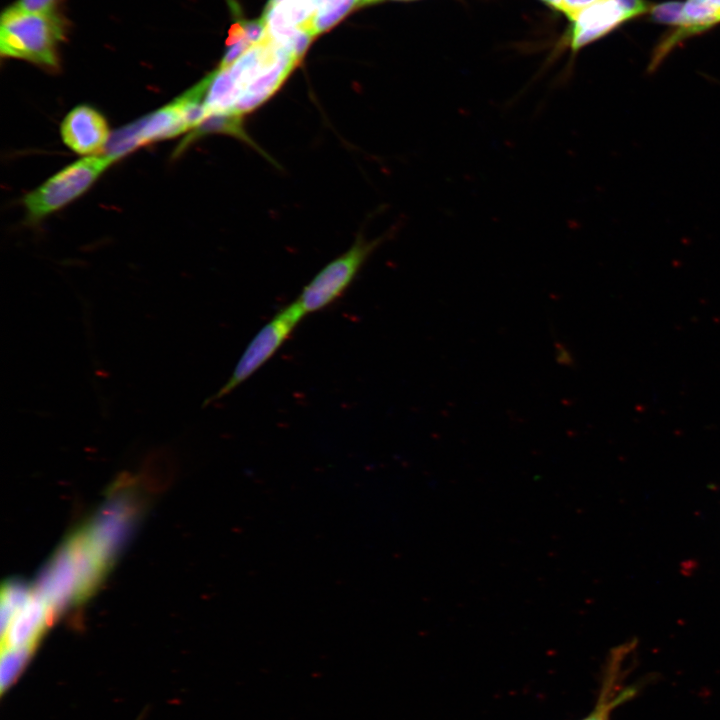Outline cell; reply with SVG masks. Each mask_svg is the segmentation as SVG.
Here are the masks:
<instances>
[{"instance_id": "ac0fdd59", "label": "cell", "mask_w": 720, "mask_h": 720, "mask_svg": "<svg viewBox=\"0 0 720 720\" xmlns=\"http://www.w3.org/2000/svg\"><path fill=\"white\" fill-rule=\"evenodd\" d=\"M402 1H405V0H402Z\"/></svg>"}, {"instance_id": "7c38bea8", "label": "cell", "mask_w": 720, "mask_h": 720, "mask_svg": "<svg viewBox=\"0 0 720 720\" xmlns=\"http://www.w3.org/2000/svg\"><path fill=\"white\" fill-rule=\"evenodd\" d=\"M241 21L246 39L251 45H257L269 39L266 24L262 18Z\"/></svg>"}, {"instance_id": "5bb4252c", "label": "cell", "mask_w": 720, "mask_h": 720, "mask_svg": "<svg viewBox=\"0 0 720 720\" xmlns=\"http://www.w3.org/2000/svg\"><path fill=\"white\" fill-rule=\"evenodd\" d=\"M59 0H18L15 5L20 9L35 13L55 12Z\"/></svg>"}, {"instance_id": "9c48e42d", "label": "cell", "mask_w": 720, "mask_h": 720, "mask_svg": "<svg viewBox=\"0 0 720 720\" xmlns=\"http://www.w3.org/2000/svg\"><path fill=\"white\" fill-rule=\"evenodd\" d=\"M359 6V0H324L303 29L315 37L334 27Z\"/></svg>"}, {"instance_id": "9a60e30c", "label": "cell", "mask_w": 720, "mask_h": 720, "mask_svg": "<svg viewBox=\"0 0 720 720\" xmlns=\"http://www.w3.org/2000/svg\"><path fill=\"white\" fill-rule=\"evenodd\" d=\"M708 10L711 12L716 22H720V0H702Z\"/></svg>"}, {"instance_id": "30bf717a", "label": "cell", "mask_w": 720, "mask_h": 720, "mask_svg": "<svg viewBox=\"0 0 720 720\" xmlns=\"http://www.w3.org/2000/svg\"><path fill=\"white\" fill-rule=\"evenodd\" d=\"M32 648L7 649L2 652L0 689L3 696L17 681L28 663Z\"/></svg>"}, {"instance_id": "277c9868", "label": "cell", "mask_w": 720, "mask_h": 720, "mask_svg": "<svg viewBox=\"0 0 720 720\" xmlns=\"http://www.w3.org/2000/svg\"><path fill=\"white\" fill-rule=\"evenodd\" d=\"M381 239L368 241L362 235L343 254L324 266L302 289L296 301L307 315L338 300L356 278Z\"/></svg>"}, {"instance_id": "8992f818", "label": "cell", "mask_w": 720, "mask_h": 720, "mask_svg": "<svg viewBox=\"0 0 720 720\" xmlns=\"http://www.w3.org/2000/svg\"><path fill=\"white\" fill-rule=\"evenodd\" d=\"M645 0H602L579 13L573 20L570 47L577 51L601 38L620 24L650 11Z\"/></svg>"}, {"instance_id": "4fadbf2b", "label": "cell", "mask_w": 720, "mask_h": 720, "mask_svg": "<svg viewBox=\"0 0 720 720\" xmlns=\"http://www.w3.org/2000/svg\"><path fill=\"white\" fill-rule=\"evenodd\" d=\"M602 0H559L558 8L571 20L579 13Z\"/></svg>"}, {"instance_id": "ba28073f", "label": "cell", "mask_w": 720, "mask_h": 720, "mask_svg": "<svg viewBox=\"0 0 720 720\" xmlns=\"http://www.w3.org/2000/svg\"><path fill=\"white\" fill-rule=\"evenodd\" d=\"M626 649L620 648L611 656L601 686L598 702L594 709L582 720H610L611 711L619 704L630 700L636 690L633 687L621 689L623 675L622 662Z\"/></svg>"}, {"instance_id": "52a82bcc", "label": "cell", "mask_w": 720, "mask_h": 720, "mask_svg": "<svg viewBox=\"0 0 720 720\" xmlns=\"http://www.w3.org/2000/svg\"><path fill=\"white\" fill-rule=\"evenodd\" d=\"M60 133L64 144L80 155H96L110 139L105 117L85 104L76 106L65 116Z\"/></svg>"}, {"instance_id": "6da1fadb", "label": "cell", "mask_w": 720, "mask_h": 720, "mask_svg": "<svg viewBox=\"0 0 720 720\" xmlns=\"http://www.w3.org/2000/svg\"><path fill=\"white\" fill-rule=\"evenodd\" d=\"M63 36L64 22L56 12H29L14 4L2 14L0 51L3 56L55 69L57 46Z\"/></svg>"}, {"instance_id": "3957f363", "label": "cell", "mask_w": 720, "mask_h": 720, "mask_svg": "<svg viewBox=\"0 0 720 720\" xmlns=\"http://www.w3.org/2000/svg\"><path fill=\"white\" fill-rule=\"evenodd\" d=\"M116 160L103 153L66 166L24 197L28 218L38 221L75 200Z\"/></svg>"}, {"instance_id": "5b68a950", "label": "cell", "mask_w": 720, "mask_h": 720, "mask_svg": "<svg viewBox=\"0 0 720 720\" xmlns=\"http://www.w3.org/2000/svg\"><path fill=\"white\" fill-rule=\"evenodd\" d=\"M305 315L296 300L282 307L250 340L229 379L206 403L226 396L257 372L286 342Z\"/></svg>"}, {"instance_id": "2e32d148", "label": "cell", "mask_w": 720, "mask_h": 720, "mask_svg": "<svg viewBox=\"0 0 720 720\" xmlns=\"http://www.w3.org/2000/svg\"><path fill=\"white\" fill-rule=\"evenodd\" d=\"M542 1L553 8H556V9L558 8L559 0H542Z\"/></svg>"}, {"instance_id": "8fae6325", "label": "cell", "mask_w": 720, "mask_h": 720, "mask_svg": "<svg viewBox=\"0 0 720 720\" xmlns=\"http://www.w3.org/2000/svg\"><path fill=\"white\" fill-rule=\"evenodd\" d=\"M684 3L680 1H668L651 7V18L661 24L679 26L682 18Z\"/></svg>"}, {"instance_id": "e0dca14e", "label": "cell", "mask_w": 720, "mask_h": 720, "mask_svg": "<svg viewBox=\"0 0 720 720\" xmlns=\"http://www.w3.org/2000/svg\"><path fill=\"white\" fill-rule=\"evenodd\" d=\"M378 1H381V0H359V5H360V6H363V5L375 3V2H378Z\"/></svg>"}, {"instance_id": "7a4b0ae2", "label": "cell", "mask_w": 720, "mask_h": 720, "mask_svg": "<svg viewBox=\"0 0 720 720\" xmlns=\"http://www.w3.org/2000/svg\"><path fill=\"white\" fill-rule=\"evenodd\" d=\"M203 118V104L190 90L171 103L110 136L106 154L119 159L136 148L194 130Z\"/></svg>"}]
</instances>
